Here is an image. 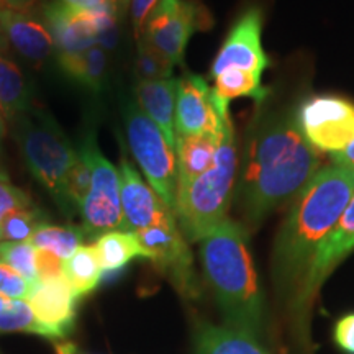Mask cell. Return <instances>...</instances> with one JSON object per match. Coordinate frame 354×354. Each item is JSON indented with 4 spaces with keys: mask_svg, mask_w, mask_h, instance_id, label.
I'll return each instance as SVG.
<instances>
[{
    "mask_svg": "<svg viewBox=\"0 0 354 354\" xmlns=\"http://www.w3.org/2000/svg\"><path fill=\"white\" fill-rule=\"evenodd\" d=\"M161 0H130L128 3V10H130V19L133 25V32H135L136 39L141 38L143 35V28L148 17L156 8Z\"/></svg>",
    "mask_w": 354,
    "mask_h": 354,
    "instance_id": "e575fe53",
    "label": "cell"
},
{
    "mask_svg": "<svg viewBox=\"0 0 354 354\" xmlns=\"http://www.w3.org/2000/svg\"><path fill=\"white\" fill-rule=\"evenodd\" d=\"M37 250L26 241H0V263L7 264L13 271L24 276L32 284H38Z\"/></svg>",
    "mask_w": 354,
    "mask_h": 354,
    "instance_id": "83f0119b",
    "label": "cell"
},
{
    "mask_svg": "<svg viewBox=\"0 0 354 354\" xmlns=\"http://www.w3.org/2000/svg\"><path fill=\"white\" fill-rule=\"evenodd\" d=\"M0 32L15 51L32 63H44L56 44L46 25L25 10L0 8Z\"/></svg>",
    "mask_w": 354,
    "mask_h": 354,
    "instance_id": "e0dca14e",
    "label": "cell"
},
{
    "mask_svg": "<svg viewBox=\"0 0 354 354\" xmlns=\"http://www.w3.org/2000/svg\"><path fill=\"white\" fill-rule=\"evenodd\" d=\"M335 344L346 354H354V312L336 322L333 330Z\"/></svg>",
    "mask_w": 354,
    "mask_h": 354,
    "instance_id": "d590c367",
    "label": "cell"
},
{
    "mask_svg": "<svg viewBox=\"0 0 354 354\" xmlns=\"http://www.w3.org/2000/svg\"><path fill=\"white\" fill-rule=\"evenodd\" d=\"M107 2L112 6V8L118 13V15H122V13L127 12L130 0H107Z\"/></svg>",
    "mask_w": 354,
    "mask_h": 354,
    "instance_id": "60d3db41",
    "label": "cell"
},
{
    "mask_svg": "<svg viewBox=\"0 0 354 354\" xmlns=\"http://www.w3.org/2000/svg\"><path fill=\"white\" fill-rule=\"evenodd\" d=\"M44 223H48L46 215L37 207L15 212L3 221L0 241H28V238Z\"/></svg>",
    "mask_w": 354,
    "mask_h": 354,
    "instance_id": "f1b7e54d",
    "label": "cell"
},
{
    "mask_svg": "<svg viewBox=\"0 0 354 354\" xmlns=\"http://www.w3.org/2000/svg\"><path fill=\"white\" fill-rule=\"evenodd\" d=\"M7 133V125H6V115H3L2 109H0V146H2V141L6 138Z\"/></svg>",
    "mask_w": 354,
    "mask_h": 354,
    "instance_id": "b9f144b4",
    "label": "cell"
},
{
    "mask_svg": "<svg viewBox=\"0 0 354 354\" xmlns=\"http://www.w3.org/2000/svg\"><path fill=\"white\" fill-rule=\"evenodd\" d=\"M354 251V196L349 201L342 218L331 230L326 240L318 248L307 272L300 281L299 289L289 304V313L299 342H307L308 318L318 292L330 274Z\"/></svg>",
    "mask_w": 354,
    "mask_h": 354,
    "instance_id": "52a82bcc",
    "label": "cell"
},
{
    "mask_svg": "<svg viewBox=\"0 0 354 354\" xmlns=\"http://www.w3.org/2000/svg\"><path fill=\"white\" fill-rule=\"evenodd\" d=\"M8 304H10V300L6 299V297H2V295H0V312H2V310L6 308Z\"/></svg>",
    "mask_w": 354,
    "mask_h": 354,
    "instance_id": "ee69618b",
    "label": "cell"
},
{
    "mask_svg": "<svg viewBox=\"0 0 354 354\" xmlns=\"http://www.w3.org/2000/svg\"><path fill=\"white\" fill-rule=\"evenodd\" d=\"M194 354H269L259 339L230 328L202 325L194 339Z\"/></svg>",
    "mask_w": 354,
    "mask_h": 354,
    "instance_id": "ffe728a7",
    "label": "cell"
},
{
    "mask_svg": "<svg viewBox=\"0 0 354 354\" xmlns=\"http://www.w3.org/2000/svg\"><path fill=\"white\" fill-rule=\"evenodd\" d=\"M88 189H91V166H88L87 159L77 151V159L74 161L68 179H66V197H68L71 207L77 205L79 209Z\"/></svg>",
    "mask_w": 354,
    "mask_h": 354,
    "instance_id": "4dcf8cb0",
    "label": "cell"
},
{
    "mask_svg": "<svg viewBox=\"0 0 354 354\" xmlns=\"http://www.w3.org/2000/svg\"><path fill=\"white\" fill-rule=\"evenodd\" d=\"M215 95L223 102H232L238 97H251L256 104L266 102L269 91L263 86V76L243 69H225L215 77Z\"/></svg>",
    "mask_w": 354,
    "mask_h": 354,
    "instance_id": "d4e9b609",
    "label": "cell"
},
{
    "mask_svg": "<svg viewBox=\"0 0 354 354\" xmlns=\"http://www.w3.org/2000/svg\"><path fill=\"white\" fill-rule=\"evenodd\" d=\"M322 162V153L300 131L295 110H258L248 128L234 189L243 227H258L274 210L294 202Z\"/></svg>",
    "mask_w": 354,
    "mask_h": 354,
    "instance_id": "6da1fadb",
    "label": "cell"
},
{
    "mask_svg": "<svg viewBox=\"0 0 354 354\" xmlns=\"http://www.w3.org/2000/svg\"><path fill=\"white\" fill-rule=\"evenodd\" d=\"M38 0H0V8H12V10H28Z\"/></svg>",
    "mask_w": 354,
    "mask_h": 354,
    "instance_id": "f35d334b",
    "label": "cell"
},
{
    "mask_svg": "<svg viewBox=\"0 0 354 354\" xmlns=\"http://www.w3.org/2000/svg\"><path fill=\"white\" fill-rule=\"evenodd\" d=\"M295 115L305 140L320 153H342L354 141V102L344 97H308Z\"/></svg>",
    "mask_w": 354,
    "mask_h": 354,
    "instance_id": "30bf717a",
    "label": "cell"
},
{
    "mask_svg": "<svg viewBox=\"0 0 354 354\" xmlns=\"http://www.w3.org/2000/svg\"><path fill=\"white\" fill-rule=\"evenodd\" d=\"M0 109L6 118L24 115L32 109V87L19 66L0 56Z\"/></svg>",
    "mask_w": 354,
    "mask_h": 354,
    "instance_id": "603a6c76",
    "label": "cell"
},
{
    "mask_svg": "<svg viewBox=\"0 0 354 354\" xmlns=\"http://www.w3.org/2000/svg\"><path fill=\"white\" fill-rule=\"evenodd\" d=\"M38 281H50V279L63 277V259L48 250H37Z\"/></svg>",
    "mask_w": 354,
    "mask_h": 354,
    "instance_id": "836d02e7",
    "label": "cell"
},
{
    "mask_svg": "<svg viewBox=\"0 0 354 354\" xmlns=\"http://www.w3.org/2000/svg\"><path fill=\"white\" fill-rule=\"evenodd\" d=\"M201 261L225 325L261 339L264 297L243 223L228 218L203 238Z\"/></svg>",
    "mask_w": 354,
    "mask_h": 354,
    "instance_id": "3957f363",
    "label": "cell"
},
{
    "mask_svg": "<svg viewBox=\"0 0 354 354\" xmlns=\"http://www.w3.org/2000/svg\"><path fill=\"white\" fill-rule=\"evenodd\" d=\"M56 353L57 354H76L77 348L69 342H61V343H56Z\"/></svg>",
    "mask_w": 354,
    "mask_h": 354,
    "instance_id": "ab89813d",
    "label": "cell"
},
{
    "mask_svg": "<svg viewBox=\"0 0 354 354\" xmlns=\"http://www.w3.org/2000/svg\"><path fill=\"white\" fill-rule=\"evenodd\" d=\"M0 179H8L7 174H6V172H3L2 169H0Z\"/></svg>",
    "mask_w": 354,
    "mask_h": 354,
    "instance_id": "f6af8a7d",
    "label": "cell"
},
{
    "mask_svg": "<svg viewBox=\"0 0 354 354\" xmlns=\"http://www.w3.org/2000/svg\"><path fill=\"white\" fill-rule=\"evenodd\" d=\"M125 128L131 154L143 171L146 183L174 212L177 190L176 149L167 143L161 130L141 112L138 105L130 104L127 107Z\"/></svg>",
    "mask_w": 354,
    "mask_h": 354,
    "instance_id": "8992f818",
    "label": "cell"
},
{
    "mask_svg": "<svg viewBox=\"0 0 354 354\" xmlns=\"http://www.w3.org/2000/svg\"><path fill=\"white\" fill-rule=\"evenodd\" d=\"M35 284L13 271L7 264L0 263V295L8 300H28Z\"/></svg>",
    "mask_w": 354,
    "mask_h": 354,
    "instance_id": "d6a6232c",
    "label": "cell"
},
{
    "mask_svg": "<svg viewBox=\"0 0 354 354\" xmlns=\"http://www.w3.org/2000/svg\"><path fill=\"white\" fill-rule=\"evenodd\" d=\"M91 166V189L79 207L86 236L122 230L123 212L120 198V171L100 151L95 136L88 135L79 149Z\"/></svg>",
    "mask_w": 354,
    "mask_h": 354,
    "instance_id": "ba28073f",
    "label": "cell"
},
{
    "mask_svg": "<svg viewBox=\"0 0 354 354\" xmlns=\"http://www.w3.org/2000/svg\"><path fill=\"white\" fill-rule=\"evenodd\" d=\"M176 97L177 79L140 81L136 84V102L146 117L161 130L165 138L176 149Z\"/></svg>",
    "mask_w": 354,
    "mask_h": 354,
    "instance_id": "ac0fdd59",
    "label": "cell"
},
{
    "mask_svg": "<svg viewBox=\"0 0 354 354\" xmlns=\"http://www.w3.org/2000/svg\"><path fill=\"white\" fill-rule=\"evenodd\" d=\"M61 2L76 8H84V10H97V8L112 7L107 0H61Z\"/></svg>",
    "mask_w": 354,
    "mask_h": 354,
    "instance_id": "74e56055",
    "label": "cell"
},
{
    "mask_svg": "<svg viewBox=\"0 0 354 354\" xmlns=\"http://www.w3.org/2000/svg\"><path fill=\"white\" fill-rule=\"evenodd\" d=\"M120 198L123 212V232L138 233L154 225L176 221V215L161 197L145 183L136 167L122 156L120 161Z\"/></svg>",
    "mask_w": 354,
    "mask_h": 354,
    "instance_id": "5bb4252c",
    "label": "cell"
},
{
    "mask_svg": "<svg viewBox=\"0 0 354 354\" xmlns=\"http://www.w3.org/2000/svg\"><path fill=\"white\" fill-rule=\"evenodd\" d=\"M263 12L259 7H250L238 17L230 30L218 55L212 64L210 76L216 77L225 69L234 68L250 71L263 76L269 66V57L263 48Z\"/></svg>",
    "mask_w": 354,
    "mask_h": 354,
    "instance_id": "4fadbf2b",
    "label": "cell"
},
{
    "mask_svg": "<svg viewBox=\"0 0 354 354\" xmlns=\"http://www.w3.org/2000/svg\"><path fill=\"white\" fill-rule=\"evenodd\" d=\"M136 236L148 251L149 261H153L169 277L172 286L183 297L189 300L201 297L194 256L177 220L140 230Z\"/></svg>",
    "mask_w": 354,
    "mask_h": 354,
    "instance_id": "8fae6325",
    "label": "cell"
},
{
    "mask_svg": "<svg viewBox=\"0 0 354 354\" xmlns=\"http://www.w3.org/2000/svg\"><path fill=\"white\" fill-rule=\"evenodd\" d=\"M15 120L17 141L26 167L46 187L61 209L69 210L66 179L77 159V151L50 113L30 109Z\"/></svg>",
    "mask_w": 354,
    "mask_h": 354,
    "instance_id": "5b68a950",
    "label": "cell"
},
{
    "mask_svg": "<svg viewBox=\"0 0 354 354\" xmlns=\"http://www.w3.org/2000/svg\"><path fill=\"white\" fill-rule=\"evenodd\" d=\"M174 64H171L165 56L154 51L143 39L138 41V55H136V74L140 81H161L171 79Z\"/></svg>",
    "mask_w": 354,
    "mask_h": 354,
    "instance_id": "f546056e",
    "label": "cell"
},
{
    "mask_svg": "<svg viewBox=\"0 0 354 354\" xmlns=\"http://www.w3.org/2000/svg\"><path fill=\"white\" fill-rule=\"evenodd\" d=\"M230 118V104L215 95L214 87L197 74L177 79L176 138L194 135L221 136Z\"/></svg>",
    "mask_w": 354,
    "mask_h": 354,
    "instance_id": "7c38bea8",
    "label": "cell"
},
{
    "mask_svg": "<svg viewBox=\"0 0 354 354\" xmlns=\"http://www.w3.org/2000/svg\"><path fill=\"white\" fill-rule=\"evenodd\" d=\"M86 232L82 227H57V225L44 223L28 238V245L35 250H48L55 253L57 258L68 259L79 246H82Z\"/></svg>",
    "mask_w": 354,
    "mask_h": 354,
    "instance_id": "484cf974",
    "label": "cell"
},
{
    "mask_svg": "<svg viewBox=\"0 0 354 354\" xmlns=\"http://www.w3.org/2000/svg\"><path fill=\"white\" fill-rule=\"evenodd\" d=\"M43 19L59 55L97 46L95 10H84L56 0L44 6Z\"/></svg>",
    "mask_w": 354,
    "mask_h": 354,
    "instance_id": "9a60e30c",
    "label": "cell"
},
{
    "mask_svg": "<svg viewBox=\"0 0 354 354\" xmlns=\"http://www.w3.org/2000/svg\"><path fill=\"white\" fill-rule=\"evenodd\" d=\"M0 333H30L51 342H61L55 331L35 317L26 300H10V304L0 312Z\"/></svg>",
    "mask_w": 354,
    "mask_h": 354,
    "instance_id": "4316f807",
    "label": "cell"
},
{
    "mask_svg": "<svg viewBox=\"0 0 354 354\" xmlns=\"http://www.w3.org/2000/svg\"><path fill=\"white\" fill-rule=\"evenodd\" d=\"M79 299L81 297L64 277H56L39 281L26 302L32 307L35 317L64 342L74 328Z\"/></svg>",
    "mask_w": 354,
    "mask_h": 354,
    "instance_id": "2e32d148",
    "label": "cell"
},
{
    "mask_svg": "<svg viewBox=\"0 0 354 354\" xmlns=\"http://www.w3.org/2000/svg\"><path fill=\"white\" fill-rule=\"evenodd\" d=\"M7 46H8L7 39H6V37H3V33L0 32V53L6 51V50H7Z\"/></svg>",
    "mask_w": 354,
    "mask_h": 354,
    "instance_id": "7bdbcfd3",
    "label": "cell"
},
{
    "mask_svg": "<svg viewBox=\"0 0 354 354\" xmlns=\"http://www.w3.org/2000/svg\"><path fill=\"white\" fill-rule=\"evenodd\" d=\"M331 162L349 167V169H354V141L348 146V148H344L342 153L331 154Z\"/></svg>",
    "mask_w": 354,
    "mask_h": 354,
    "instance_id": "8d00e7d4",
    "label": "cell"
},
{
    "mask_svg": "<svg viewBox=\"0 0 354 354\" xmlns=\"http://www.w3.org/2000/svg\"><path fill=\"white\" fill-rule=\"evenodd\" d=\"M35 207L32 198L24 190L8 183L7 179H0V233H2L3 221L7 216L19 210L30 209Z\"/></svg>",
    "mask_w": 354,
    "mask_h": 354,
    "instance_id": "1f68e13d",
    "label": "cell"
},
{
    "mask_svg": "<svg viewBox=\"0 0 354 354\" xmlns=\"http://www.w3.org/2000/svg\"><path fill=\"white\" fill-rule=\"evenodd\" d=\"M102 276L104 272L94 245L79 246L68 259L63 261V277L79 297L94 292L100 284Z\"/></svg>",
    "mask_w": 354,
    "mask_h": 354,
    "instance_id": "cb8c5ba5",
    "label": "cell"
},
{
    "mask_svg": "<svg viewBox=\"0 0 354 354\" xmlns=\"http://www.w3.org/2000/svg\"><path fill=\"white\" fill-rule=\"evenodd\" d=\"M210 25L209 10L197 0H161L146 20L140 39L176 66L183 63L190 37Z\"/></svg>",
    "mask_w": 354,
    "mask_h": 354,
    "instance_id": "9c48e42d",
    "label": "cell"
},
{
    "mask_svg": "<svg viewBox=\"0 0 354 354\" xmlns=\"http://www.w3.org/2000/svg\"><path fill=\"white\" fill-rule=\"evenodd\" d=\"M238 145L232 117L225 122L215 161L196 180L177 189L174 215L185 240L201 243L228 220L238 177Z\"/></svg>",
    "mask_w": 354,
    "mask_h": 354,
    "instance_id": "277c9868",
    "label": "cell"
},
{
    "mask_svg": "<svg viewBox=\"0 0 354 354\" xmlns=\"http://www.w3.org/2000/svg\"><path fill=\"white\" fill-rule=\"evenodd\" d=\"M59 66L82 86L91 91L99 92L104 86L105 71H107V53L100 46H92L88 50L77 53H63L59 55Z\"/></svg>",
    "mask_w": 354,
    "mask_h": 354,
    "instance_id": "7402d4cb",
    "label": "cell"
},
{
    "mask_svg": "<svg viewBox=\"0 0 354 354\" xmlns=\"http://www.w3.org/2000/svg\"><path fill=\"white\" fill-rule=\"evenodd\" d=\"M353 196L354 169L331 162L323 166L290 203L272 251L274 287L289 304L318 248L342 218Z\"/></svg>",
    "mask_w": 354,
    "mask_h": 354,
    "instance_id": "7a4b0ae2",
    "label": "cell"
},
{
    "mask_svg": "<svg viewBox=\"0 0 354 354\" xmlns=\"http://www.w3.org/2000/svg\"><path fill=\"white\" fill-rule=\"evenodd\" d=\"M220 138L221 136L214 135H194L176 138L177 189L185 187L207 169H210L215 161Z\"/></svg>",
    "mask_w": 354,
    "mask_h": 354,
    "instance_id": "d6986e66",
    "label": "cell"
},
{
    "mask_svg": "<svg viewBox=\"0 0 354 354\" xmlns=\"http://www.w3.org/2000/svg\"><path fill=\"white\" fill-rule=\"evenodd\" d=\"M94 248L104 276H115L122 272L125 266L136 258L149 259L148 251L140 243L136 233L123 232V230L102 234L95 240Z\"/></svg>",
    "mask_w": 354,
    "mask_h": 354,
    "instance_id": "44dd1931",
    "label": "cell"
}]
</instances>
